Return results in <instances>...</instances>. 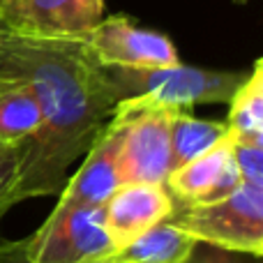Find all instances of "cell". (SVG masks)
Masks as SVG:
<instances>
[{"label":"cell","mask_w":263,"mask_h":263,"mask_svg":"<svg viewBox=\"0 0 263 263\" xmlns=\"http://www.w3.org/2000/svg\"><path fill=\"white\" fill-rule=\"evenodd\" d=\"M171 222L196 242L263 256V185L240 182L222 201L178 205Z\"/></svg>","instance_id":"cell-3"},{"label":"cell","mask_w":263,"mask_h":263,"mask_svg":"<svg viewBox=\"0 0 263 263\" xmlns=\"http://www.w3.org/2000/svg\"><path fill=\"white\" fill-rule=\"evenodd\" d=\"M42 127L32 90L23 81L0 77V150L23 148Z\"/></svg>","instance_id":"cell-12"},{"label":"cell","mask_w":263,"mask_h":263,"mask_svg":"<svg viewBox=\"0 0 263 263\" xmlns=\"http://www.w3.org/2000/svg\"><path fill=\"white\" fill-rule=\"evenodd\" d=\"M231 141L263 143V60L256 58L245 81L229 100V118L224 120Z\"/></svg>","instance_id":"cell-13"},{"label":"cell","mask_w":263,"mask_h":263,"mask_svg":"<svg viewBox=\"0 0 263 263\" xmlns=\"http://www.w3.org/2000/svg\"><path fill=\"white\" fill-rule=\"evenodd\" d=\"M242 182L233 162L231 139L219 141L201 157L173 168L166 178V190L178 205H201L227 199Z\"/></svg>","instance_id":"cell-9"},{"label":"cell","mask_w":263,"mask_h":263,"mask_svg":"<svg viewBox=\"0 0 263 263\" xmlns=\"http://www.w3.org/2000/svg\"><path fill=\"white\" fill-rule=\"evenodd\" d=\"M0 32H5V28H3V23H0Z\"/></svg>","instance_id":"cell-19"},{"label":"cell","mask_w":263,"mask_h":263,"mask_svg":"<svg viewBox=\"0 0 263 263\" xmlns=\"http://www.w3.org/2000/svg\"><path fill=\"white\" fill-rule=\"evenodd\" d=\"M182 263H263V256L222 250V247L208 245V242H196L192 254Z\"/></svg>","instance_id":"cell-17"},{"label":"cell","mask_w":263,"mask_h":263,"mask_svg":"<svg viewBox=\"0 0 263 263\" xmlns=\"http://www.w3.org/2000/svg\"><path fill=\"white\" fill-rule=\"evenodd\" d=\"M102 72L116 104L120 100H141L178 111H192L196 104H229L247 77V72H219L180 63L148 69L102 65Z\"/></svg>","instance_id":"cell-2"},{"label":"cell","mask_w":263,"mask_h":263,"mask_svg":"<svg viewBox=\"0 0 263 263\" xmlns=\"http://www.w3.org/2000/svg\"><path fill=\"white\" fill-rule=\"evenodd\" d=\"M178 203L166 185L123 182L104 203V224L116 247L134 240L155 224L171 219Z\"/></svg>","instance_id":"cell-10"},{"label":"cell","mask_w":263,"mask_h":263,"mask_svg":"<svg viewBox=\"0 0 263 263\" xmlns=\"http://www.w3.org/2000/svg\"><path fill=\"white\" fill-rule=\"evenodd\" d=\"M114 247L104 208H53L30 236V259L32 263H92Z\"/></svg>","instance_id":"cell-5"},{"label":"cell","mask_w":263,"mask_h":263,"mask_svg":"<svg viewBox=\"0 0 263 263\" xmlns=\"http://www.w3.org/2000/svg\"><path fill=\"white\" fill-rule=\"evenodd\" d=\"M227 136L222 120H199L190 111H178L171 120V171L201 157Z\"/></svg>","instance_id":"cell-14"},{"label":"cell","mask_w":263,"mask_h":263,"mask_svg":"<svg viewBox=\"0 0 263 263\" xmlns=\"http://www.w3.org/2000/svg\"><path fill=\"white\" fill-rule=\"evenodd\" d=\"M194 245L196 240L190 233L176 227L171 219H164L92 263H182Z\"/></svg>","instance_id":"cell-11"},{"label":"cell","mask_w":263,"mask_h":263,"mask_svg":"<svg viewBox=\"0 0 263 263\" xmlns=\"http://www.w3.org/2000/svg\"><path fill=\"white\" fill-rule=\"evenodd\" d=\"M18 162H21V148H7L0 150V222L7 215L14 201V187L18 178Z\"/></svg>","instance_id":"cell-16"},{"label":"cell","mask_w":263,"mask_h":263,"mask_svg":"<svg viewBox=\"0 0 263 263\" xmlns=\"http://www.w3.org/2000/svg\"><path fill=\"white\" fill-rule=\"evenodd\" d=\"M123 136L120 118L111 116L104 127L97 132L90 148L83 155L79 171L58 192L55 210L67 208H104L109 196L120 185L118 178V148Z\"/></svg>","instance_id":"cell-8"},{"label":"cell","mask_w":263,"mask_h":263,"mask_svg":"<svg viewBox=\"0 0 263 263\" xmlns=\"http://www.w3.org/2000/svg\"><path fill=\"white\" fill-rule=\"evenodd\" d=\"M238 3H245V0H238Z\"/></svg>","instance_id":"cell-20"},{"label":"cell","mask_w":263,"mask_h":263,"mask_svg":"<svg viewBox=\"0 0 263 263\" xmlns=\"http://www.w3.org/2000/svg\"><path fill=\"white\" fill-rule=\"evenodd\" d=\"M0 77L35 95L42 127L21 148L14 201L58 194L67 168L86 155L116 106L102 65L86 40H44L0 32Z\"/></svg>","instance_id":"cell-1"},{"label":"cell","mask_w":263,"mask_h":263,"mask_svg":"<svg viewBox=\"0 0 263 263\" xmlns=\"http://www.w3.org/2000/svg\"><path fill=\"white\" fill-rule=\"evenodd\" d=\"M88 49L104 67H168L178 65V49L164 32L139 28L127 16L102 18L86 37Z\"/></svg>","instance_id":"cell-7"},{"label":"cell","mask_w":263,"mask_h":263,"mask_svg":"<svg viewBox=\"0 0 263 263\" xmlns=\"http://www.w3.org/2000/svg\"><path fill=\"white\" fill-rule=\"evenodd\" d=\"M104 14V0H0L5 32L44 40L86 37Z\"/></svg>","instance_id":"cell-6"},{"label":"cell","mask_w":263,"mask_h":263,"mask_svg":"<svg viewBox=\"0 0 263 263\" xmlns=\"http://www.w3.org/2000/svg\"><path fill=\"white\" fill-rule=\"evenodd\" d=\"M178 109L141 100H120L114 106L123 123L118 148V178L123 182L164 185L171 173V120Z\"/></svg>","instance_id":"cell-4"},{"label":"cell","mask_w":263,"mask_h":263,"mask_svg":"<svg viewBox=\"0 0 263 263\" xmlns=\"http://www.w3.org/2000/svg\"><path fill=\"white\" fill-rule=\"evenodd\" d=\"M231 153L242 182L263 185V143L261 141H231Z\"/></svg>","instance_id":"cell-15"},{"label":"cell","mask_w":263,"mask_h":263,"mask_svg":"<svg viewBox=\"0 0 263 263\" xmlns=\"http://www.w3.org/2000/svg\"><path fill=\"white\" fill-rule=\"evenodd\" d=\"M0 263H32L30 236L23 240H0Z\"/></svg>","instance_id":"cell-18"}]
</instances>
